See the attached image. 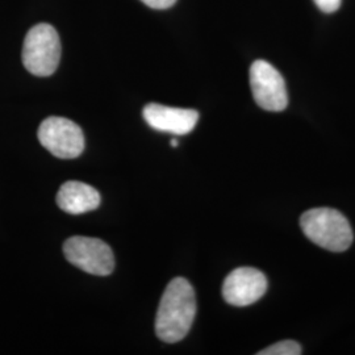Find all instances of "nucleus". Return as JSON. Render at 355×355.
Instances as JSON below:
<instances>
[{"instance_id": "1", "label": "nucleus", "mask_w": 355, "mask_h": 355, "mask_svg": "<svg viewBox=\"0 0 355 355\" xmlns=\"http://www.w3.org/2000/svg\"><path fill=\"white\" fill-rule=\"evenodd\" d=\"M196 316V297L193 287L184 278H175L168 283L162 295L155 318V333L164 343L183 340Z\"/></svg>"}, {"instance_id": "2", "label": "nucleus", "mask_w": 355, "mask_h": 355, "mask_svg": "<svg viewBox=\"0 0 355 355\" xmlns=\"http://www.w3.org/2000/svg\"><path fill=\"white\" fill-rule=\"evenodd\" d=\"M305 236L320 248L343 253L353 243V229L345 216L331 208H313L300 217Z\"/></svg>"}, {"instance_id": "3", "label": "nucleus", "mask_w": 355, "mask_h": 355, "mask_svg": "<svg viewBox=\"0 0 355 355\" xmlns=\"http://www.w3.org/2000/svg\"><path fill=\"white\" fill-rule=\"evenodd\" d=\"M61 60V42L57 31L49 24L33 26L24 40L23 64L36 76L54 74Z\"/></svg>"}, {"instance_id": "4", "label": "nucleus", "mask_w": 355, "mask_h": 355, "mask_svg": "<svg viewBox=\"0 0 355 355\" xmlns=\"http://www.w3.org/2000/svg\"><path fill=\"white\" fill-rule=\"evenodd\" d=\"M38 140L54 157L74 159L85 150V136L74 121L51 116L45 119L38 128Z\"/></svg>"}, {"instance_id": "5", "label": "nucleus", "mask_w": 355, "mask_h": 355, "mask_svg": "<svg viewBox=\"0 0 355 355\" xmlns=\"http://www.w3.org/2000/svg\"><path fill=\"white\" fill-rule=\"evenodd\" d=\"M64 254L71 265L92 275L107 277L114 271L112 249L99 239L71 237L64 243Z\"/></svg>"}, {"instance_id": "6", "label": "nucleus", "mask_w": 355, "mask_h": 355, "mask_svg": "<svg viewBox=\"0 0 355 355\" xmlns=\"http://www.w3.org/2000/svg\"><path fill=\"white\" fill-rule=\"evenodd\" d=\"M250 87L255 103L271 112L284 111L288 105L286 82L279 71L263 60L255 61L250 67Z\"/></svg>"}, {"instance_id": "7", "label": "nucleus", "mask_w": 355, "mask_h": 355, "mask_svg": "<svg viewBox=\"0 0 355 355\" xmlns=\"http://www.w3.org/2000/svg\"><path fill=\"white\" fill-rule=\"evenodd\" d=\"M266 291L265 274L253 267H240L233 270L223 284L224 300L234 306L254 304Z\"/></svg>"}, {"instance_id": "8", "label": "nucleus", "mask_w": 355, "mask_h": 355, "mask_svg": "<svg viewBox=\"0 0 355 355\" xmlns=\"http://www.w3.org/2000/svg\"><path fill=\"white\" fill-rule=\"evenodd\" d=\"M142 116L153 129L177 136H184L192 132L199 120V114L195 110L173 108L157 103L145 105Z\"/></svg>"}, {"instance_id": "9", "label": "nucleus", "mask_w": 355, "mask_h": 355, "mask_svg": "<svg viewBox=\"0 0 355 355\" xmlns=\"http://www.w3.org/2000/svg\"><path fill=\"white\" fill-rule=\"evenodd\" d=\"M101 193L92 186L70 180L66 182L57 193L58 207L70 215H82L95 211L101 205Z\"/></svg>"}, {"instance_id": "10", "label": "nucleus", "mask_w": 355, "mask_h": 355, "mask_svg": "<svg viewBox=\"0 0 355 355\" xmlns=\"http://www.w3.org/2000/svg\"><path fill=\"white\" fill-rule=\"evenodd\" d=\"M303 353V349L300 343L292 340H286L280 343H274L266 349L258 352V355H300Z\"/></svg>"}, {"instance_id": "11", "label": "nucleus", "mask_w": 355, "mask_h": 355, "mask_svg": "<svg viewBox=\"0 0 355 355\" xmlns=\"http://www.w3.org/2000/svg\"><path fill=\"white\" fill-rule=\"evenodd\" d=\"M313 1L322 12L327 13L336 12L343 3V0H313Z\"/></svg>"}, {"instance_id": "12", "label": "nucleus", "mask_w": 355, "mask_h": 355, "mask_svg": "<svg viewBox=\"0 0 355 355\" xmlns=\"http://www.w3.org/2000/svg\"><path fill=\"white\" fill-rule=\"evenodd\" d=\"M141 1L154 10H167L177 3V0H141Z\"/></svg>"}, {"instance_id": "13", "label": "nucleus", "mask_w": 355, "mask_h": 355, "mask_svg": "<svg viewBox=\"0 0 355 355\" xmlns=\"http://www.w3.org/2000/svg\"><path fill=\"white\" fill-rule=\"evenodd\" d=\"M170 145H171V146H174V148H177L178 145H179V142H178L177 140H171Z\"/></svg>"}]
</instances>
